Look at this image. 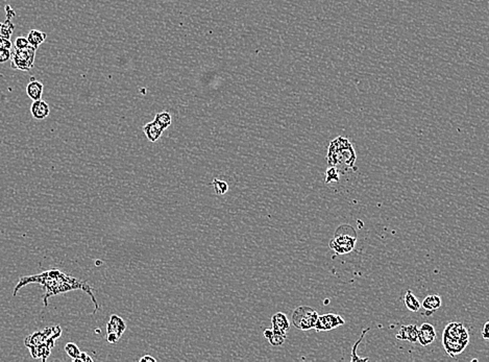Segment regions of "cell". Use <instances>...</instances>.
Listing matches in <instances>:
<instances>
[{
  "mask_svg": "<svg viewBox=\"0 0 489 362\" xmlns=\"http://www.w3.org/2000/svg\"><path fill=\"white\" fill-rule=\"evenodd\" d=\"M317 319V311L309 306H300L294 309L291 321L295 328L303 331H308L314 329V326Z\"/></svg>",
  "mask_w": 489,
  "mask_h": 362,
  "instance_id": "obj_5",
  "label": "cell"
},
{
  "mask_svg": "<svg viewBox=\"0 0 489 362\" xmlns=\"http://www.w3.org/2000/svg\"><path fill=\"white\" fill-rule=\"evenodd\" d=\"M121 337L116 333H106V340L110 343H116Z\"/></svg>",
  "mask_w": 489,
  "mask_h": 362,
  "instance_id": "obj_31",
  "label": "cell"
},
{
  "mask_svg": "<svg viewBox=\"0 0 489 362\" xmlns=\"http://www.w3.org/2000/svg\"><path fill=\"white\" fill-rule=\"evenodd\" d=\"M212 186H213L217 195H224L226 192L229 191V184L224 182V181L219 180L217 178H215L212 181Z\"/></svg>",
  "mask_w": 489,
  "mask_h": 362,
  "instance_id": "obj_22",
  "label": "cell"
},
{
  "mask_svg": "<svg viewBox=\"0 0 489 362\" xmlns=\"http://www.w3.org/2000/svg\"><path fill=\"white\" fill-rule=\"evenodd\" d=\"M46 38L47 35L38 30H32L29 33V35H27V41H29L30 45H32V46L35 48H38L40 45L46 40Z\"/></svg>",
  "mask_w": 489,
  "mask_h": 362,
  "instance_id": "obj_19",
  "label": "cell"
},
{
  "mask_svg": "<svg viewBox=\"0 0 489 362\" xmlns=\"http://www.w3.org/2000/svg\"><path fill=\"white\" fill-rule=\"evenodd\" d=\"M271 334H273V329H266V330L264 331V333H263V335H264V337H265L266 339H268V338H269V336L271 335Z\"/></svg>",
  "mask_w": 489,
  "mask_h": 362,
  "instance_id": "obj_35",
  "label": "cell"
},
{
  "mask_svg": "<svg viewBox=\"0 0 489 362\" xmlns=\"http://www.w3.org/2000/svg\"><path fill=\"white\" fill-rule=\"evenodd\" d=\"M488 328H489V323H488V322H486V323H485V325H484L483 331H482V336H483V338H484L485 340H488V339H489V333H488L489 329H488Z\"/></svg>",
  "mask_w": 489,
  "mask_h": 362,
  "instance_id": "obj_32",
  "label": "cell"
},
{
  "mask_svg": "<svg viewBox=\"0 0 489 362\" xmlns=\"http://www.w3.org/2000/svg\"><path fill=\"white\" fill-rule=\"evenodd\" d=\"M443 337L457 341H463L467 343L469 342L468 331L462 323H456V322L450 323L446 327L445 331H443Z\"/></svg>",
  "mask_w": 489,
  "mask_h": 362,
  "instance_id": "obj_8",
  "label": "cell"
},
{
  "mask_svg": "<svg viewBox=\"0 0 489 362\" xmlns=\"http://www.w3.org/2000/svg\"><path fill=\"white\" fill-rule=\"evenodd\" d=\"M436 339V332L435 328L431 324H422L419 329V337L418 341L420 343V346L427 347L431 345L434 340Z\"/></svg>",
  "mask_w": 489,
  "mask_h": 362,
  "instance_id": "obj_9",
  "label": "cell"
},
{
  "mask_svg": "<svg viewBox=\"0 0 489 362\" xmlns=\"http://www.w3.org/2000/svg\"><path fill=\"white\" fill-rule=\"evenodd\" d=\"M404 301H405L406 308L411 312H418L421 308L420 302L418 300V297L413 294V292L411 290L406 291Z\"/></svg>",
  "mask_w": 489,
  "mask_h": 362,
  "instance_id": "obj_18",
  "label": "cell"
},
{
  "mask_svg": "<svg viewBox=\"0 0 489 362\" xmlns=\"http://www.w3.org/2000/svg\"><path fill=\"white\" fill-rule=\"evenodd\" d=\"M357 233L349 224H342L335 232L333 239L330 241V248L337 255H346L356 248Z\"/></svg>",
  "mask_w": 489,
  "mask_h": 362,
  "instance_id": "obj_3",
  "label": "cell"
},
{
  "mask_svg": "<svg viewBox=\"0 0 489 362\" xmlns=\"http://www.w3.org/2000/svg\"><path fill=\"white\" fill-rule=\"evenodd\" d=\"M11 57H12V53L10 50L0 48V63H1V64L7 62L8 60L11 59Z\"/></svg>",
  "mask_w": 489,
  "mask_h": 362,
  "instance_id": "obj_28",
  "label": "cell"
},
{
  "mask_svg": "<svg viewBox=\"0 0 489 362\" xmlns=\"http://www.w3.org/2000/svg\"><path fill=\"white\" fill-rule=\"evenodd\" d=\"M62 329L60 326L46 328L43 331H37L24 339V345L31 349L35 347H46L48 349H53L56 345V340L61 336Z\"/></svg>",
  "mask_w": 489,
  "mask_h": 362,
  "instance_id": "obj_4",
  "label": "cell"
},
{
  "mask_svg": "<svg viewBox=\"0 0 489 362\" xmlns=\"http://www.w3.org/2000/svg\"><path fill=\"white\" fill-rule=\"evenodd\" d=\"M328 164L329 166H336L344 163L347 167L356 170L357 155L351 142L344 136H338L330 142L328 148Z\"/></svg>",
  "mask_w": 489,
  "mask_h": 362,
  "instance_id": "obj_2",
  "label": "cell"
},
{
  "mask_svg": "<svg viewBox=\"0 0 489 362\" xmlns=\"http://www.w3.org/2000/svg\"><path fill=\"white\" fill-rule=\"evenodd\" d=\"M271 324H273V330L282 334H287V332L290 329V323L289 320L283 312H278L276 313L273 318H271Z\"/></svg>",
  "mask_w": 489,
  "mask_h": 362,
  "instance_id": "obj_12",
  "label": "cell"
},
{
  "mask_svg": "<svg viewBox=\"0 0 489 362\" xmlns=\"http://www.w3.org/2000/svg\"><path fill=\"white\" fill-rule=\"evenodd\" d=\"M152 121L155 122L162 131H165L171 125L172 118H171V115L168 112H160L156 115L155 119H153Z\"/></svg>",
  "mask_w": 489,
  "mask_h": 362,
  "instance_id": "obj_20",
  "label": "cell"
},
{
  "mask_svg": "<svg viewBox=\"0 0 489 362\" xmlns=\"http://www.w3.org/2000/svg\"><path fill=\"white\" fill-rule=\"evenodd\" d=\"M0 48L11 50V48H12V42H11V40L0 37Z\"/></svg>",
  "mask_w": 489,
  "mask_h": 362,
  "instance_id": "obj_30",
  "label": "cell"
},
{
  "mask_svg": "<svg viewBox=\"0 0 489 362\" xmlns=\"http://www.w3.org/2000/svg\"><path fill=\"white\" fill-rule=\"evenodd\" d=\"M7 7H8V11H10V12H7V11L5 10V11H6V19H10V20H11L13 17H15V16H16V13L12 10V8H11V6H10V5H7Z\"/></svg>",
  "mask_w": 489,
  "mask_h": 362,
  "instance_id": "obj_34",
  "label": "cell"
},
{
  "mask_svg": "<svg viewBox=\"0 0 489 362\" xmlns=\"http://www.w3.org/2000/svg\"><path fill=\"white\" fill-rule=\"evenodd\" d=\"M14 29L15 25L10 19H6L4 22H0V37L5 39H11L12 35L14 33Z\"/></svg>",
  "mask_w": 489,
  "mask_h": 362,
  "instance_id": "obj_21",
  "label": "cell"
},
{
  "mask_svg": "<svg viewBox=\"0 0 489 362\" xmlns=\"http://www.w3.org/2000/svg\"><path fill=\"white\" fill-rule=\"evenodd\" d=\"M346 324L340 315L335 314V313H328L323 315H318V319L316 321V324L314 326V329L320 332V331H331L335 328L340 327Z\"/></svg>",
  "mask_w": 489,
  "mask_h": 362,
  "instance_id": "obj_7",
  "label": "cell"
},
{
  "mask_svg": "<svg viewBox=\"0 0 489 362\" xmlns=\"http://www.w3.org/2000/svg\"><path fill=\"white\" fill-rule=\"evenodd\" d=\"M29 46H31V45L29 41H27V38L18 37L15 41V48L17 49H23V48H27Z\"/></svg>",
  "mask_w": 489,
  "mask_h": 362,
  "instance_id": "obj_27",
  "label": "cell"
},
{
  "mask_svg": "<svg viewBox=\"0 0 489 362\" xmlns=\"http://www.w3.org/2000/svg\"><path fill=\"white\" fill-rule=\"evenodd\" d=\"M286 337H287V334H282V333H279V332H276L273 330V334H271L267 340L269 341L271 346L279 347V346L284 345Z\"/></svg>",
  "mask_w": 489,
  "mask_h": 362,
  "instance_id": "obj_24",
  "label": "cell"
},
{
  "mask_svg": "<svg viewBox=\"0 0 489 362\" xmlns=\"http://www.w3.org/2000/svg\"><path fill=\"white\" fill-rule=\"evenodd\" d=\"M126 330V324L120 316L113 314L106 324V333H116L121 337Z\"/></svg>",
  "mask_w": 489,
  "mask_h": 362,
  "instance_id": "obj_14",
  "label": "cell"
},
{
  "mask_svg": "<svg viewBox=\"0 0 489 362\" xmlns=\"http://www.w3.org/2000/svg\"><path fill=\"white\" fill-rule=\"evenodd\" d=\"M420 305L422 306V308L424 310H427L432 314L434 311L441 307V297L438 294L428 295L422 301V303H420Z\"/></svg>",
  "mask_w": 489,
  "mask_h": 362,
  "instance_id": "obj_17",
  "label": "cell"
},
{
  "mask_svg": "<svg viewBox=\"0 0 489 362\" xmlns=\"http://www.w3.org/2000/svg\"><path fill=\"white\" fill-rule=\"evenodd\" d=\"M101 264H102V261H99V260H97V261H96V265L98 266V265H101Z\"/></svg>",
  "mask_w": 489,
  "mask_h": 362,
  "instance_id": "obj_36",
  "label": "cell"
},
{
  "mask_svg": "<svg viewBox=\"0 0 489 362\" xmlns=\"http://www.w3.org/2000/svg\"><path fill=\"white\" fill-rule=\"evenodd\" d=\"M74 362H93V359L90 357L87 353L81 352L80 355L73 360Z\"/></svg>",
  "mask_w": 489,
  "mask_h": 362,
  "instance_id": "obj_29",
  "label": "cell"
},
{
  "mask_svg": "<svg viewBox=\"0 0 489 362\" xmlns=\"http://www.w3.org/2000/svg\"><path fill=\"white\" fill-rule=\"evenodd\" d=\"M339 180H340V176H339L338 169L336 168V166H329L327 171H325L324 183L325 184H329L332 182L337 183V182H339Z\"/></svg>",
  "mask_w": 489,
  "mask_h": 362,
  "instance_id": "obj_23",
  "label": "cell"
},
{
  "mask_svg": "<svg viewBox=\"0 0 489 362\" xmlns=\"http://www.w3.org/2000/svg\"><path fill=\"white\" fill-rule=\"evenodd\" d=\"M35 50L37 48L32 46V45L23 49L15 48L11 57L12 68L21 71H30L35 65Z\"/></svg>",
  "mask_w": 489,
  "mask_h": 362,
  "instance_id": "obj_6",
  "label": "cell"
},
{
  "mask_svg": "<svg viewBox=\"0 0 489 362\" xmlns=\"http://www.w3.org/2000/svg\"><path fill=\"white\" fill-rule=\"evenodd\" d=\"M442 342H443V347H445L446 352L451 357H456V355L461 354V353H462L466 349V347L468 345L467 342L453 340V339H449L447 337H442Z\"/></svg>",
  "mask_w": 489,
  "mask_h": 362,
  "instance_id": "obj_10",
  "label": "cell"
},
{
  "mask_svg": "<svg viewBox=\"0 0 489 362\" xmlns=\"http://www.w3.org/2000/svg\"><path fill=\"white\" fill-rule=\"evenodd\" d=\"M368 330H369V329H365V330H363V332H362V334H361V336H360L359 340L355 343L354 347H352V351H351V361H356V362H357V361H367V360H368V358H360V357H358V356H357V353H356L357 348H358V346H359V343H360L362 340H363V338H364V336H365V334L368 332Z\"/></svg>",
  "mask_w": 489,
  "mask_h": 362,
  "instance_id": "obj_26",
  "label": "cell"
},
{
  "mask_svg": "<svg viewBox=\"0 0 489 362\" xmlns=\"http://www.w3.org/2000/svg\"><path fill=\"white\" fill-rule=\"evenodd\" d=\"M39 284L43 287L44 289V295H43V304L44 307L48 306V300L51 296L66 293L72 290H83L86 293L89 294V296L91 297V300L94 304L95 307V312L101 309V306L98 305V302L96 300V297L93 293V289L90 286L86 281L83 280L71 277L66 275L65 273H63L60 269L52 268L50 270L43 271L41 274L34 275V276H26L22 277L19 279V281L16 284L14 288L13 295L16 296L17 293L19 292L21 288L25 287L29 284Z\"/></svg>",
  "mask_w": 489,
  "mask_h": 362,
  "instance_id": "obj_1",
  "label": "cell"
},
{
  "mask_svg": "<svg viewBox=\"0 0 489 362\" xmlns=\"http://www.w3.org/2000/svg\"><path fill=\"white\" fill-rule=\"evenodd\" d=\"M44 91V86L39 80L32 79L29 85L26 86V93L32 101H38V99H42Z\"/></svg>",
  "mask_w": 489,
  "mask_h": 362,
  "instance_id": "obj_15",
  "label": "cell"
},
{
  "mask_svg": "<svg viewBox=\"0 0 489 362\" xmlns=\"http://www.w3.org/2000/svg\"><path fill=\"white\" fill-rule=\"evenodd\" d=\"M139 361L140 362H157V359L147 354V355H144L143 357H141Z\"/></svg>",
  "mask_w": 489,
  "mask_h": 362,
  "instance_id": "obj_33",
  "label": "cell"
},
{
  "mask_svg": "<svg viewBox=\"0 0 489 362\" xmlns=\"http://www.w3.org/2000/svg\"><path fill=\"white\" fill-rule=\"evenodd\" d=\"M419 337V328L415 325L402 326L400 331L396 334V339L407 340L409 342H416Z\"/></svg>",
  "mask_w": 489,
  "mask_h": 362,
  "instance_id": "obj_13",
  "label": "cell"
},
{
  "mask_svg": "<svg viewBox=\"0 0 489 362\" xmlns=\"http://www.w3.org/2000/svg\"><path fill=\"white\" fill-rule=\"evenodd\" d=\"M65 352L67 353V355L69 357H71L72 360H74L75 358H77L79 355H80V350L79 348L75 345V343L73 342H68L67 345L65 346Z\"/></svg>",
  "mask_w": 489,
  "mask_h": 362,
  "instance_id": "obj_25",
  "label": "cell"
},
{
  "mask_svg": "<svg viewBox=\"0 0 489 362\" xmlns=\"http://www.w3.org/2000/svg\"><path fill=\"white\" fill-rule=\"evenodd\" d=\"M31 113L35 119L43 120L48 117L50 109L46 102L42 101V99H38V101H34V103L32 104Z\"/></svg>",
  "mask_w": 489,
  "mask_h": 362,
  "instance_id": "obj_11",
  "label": "cell"
},
{
  "mask_svg": "<svg viewBox=\"0 0 489 362\" xmlns=\"http://www.w3.org/2000/svg\"><path fill=\"white\" fill-rule=\"evenodd\" d=\"M143 132L150 142H157L164 131H162L155 122L151 121L143 126Z\"/></svg>",
  "mask_w": 489,
  "mask_h": 362,
  "instance_id": "obj_16",
  "label": "cell"
}]
</instances>
